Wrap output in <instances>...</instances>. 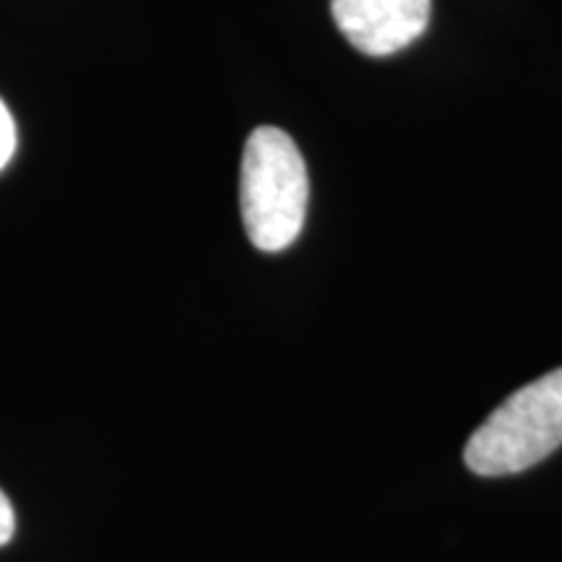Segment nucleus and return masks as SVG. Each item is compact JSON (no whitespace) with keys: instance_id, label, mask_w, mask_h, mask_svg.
Returning a JSON list of instances; mask_svg holds the SVG:
<instances>
[{"instance_id":"1","label":"nucleus","mask_w":562,"mask_h":562,"mask_svg":"<svg viewBox=\"0 0 562 562\" xmlns=\"http://www.w3.org/2000/svg\"><path fill=\"white\" fill-rule=\"evenodd\" d=\"M311 201V178L297 144L281 128L261 125L245 140L240 211L248 240L263 252L297 240Z\"/></svg>"},{"instance_id":"5","label":"nucleus","mask_w":562,"mask_h":562,"mask_svg":"<svg viewBox=\"0 0 562 562\" xmlns=\"http://www.w3.org/2000/svg\"><path fill=\"white\" fill-rule=\"evenodd\" d=\"M13 529H16V516H13L9 497L0 492V547H3L13 537Z\"/></svg>"},{"instance_id":"3","label":"nucleus","mask_w":562,"mask_h":562,"mask_svg":"<svg viewBox=\"0 0 562 562\" xmlns=\"http://www.w3.org/2000/svg\"><path fill=\"white\" fill-rule=\"evenodd\" d=\"M331 13L351 47L385 58L425 34L432 0H331Z\"/></svg>"},{"instance_id":"2","label":"nucleus","mask_w":562,"mask_h":562,"mask_svg":"<svg viewBox=\"0 0 562 562\" xmlns=\"http://www.w3.org/2000/svg\"><path fill=\"white\" fill-rule=\"evenodd\" d=\"M562 446V368L547 372L497 406L467 442L480 476L518 474Z\"/></svg>"},{"instance_id":"4","label":"nucleus","mask_w":562,"mask_h":562,"mask_svg":"<svg viewBox=\"0 0 562 562\" xmlns=\"http://www.w3.org/2000/svg\"><path fill=\"white\" fill-rule=\"evenodd\" d=\"M13 151H16V123H13V115L5 108V102L0 100V170L9 165Z\"/></svg>"}]
</instances>
